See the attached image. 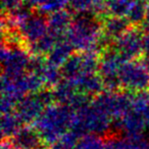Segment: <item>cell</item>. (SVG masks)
<instances>
[{
	"mask_svg": "<svg viewBox=\"0 0 149 149\" xmlns=\"http://www.w3.org/2000/svg\"><path fill=\"white\" fill-rule=\"evenodd\" d=\"M104 149H140L137 141L131 140L129 138H116L110 136L106 139Z\"/></svg>",
	"mask_w": 149,
	"mask_h": 149,
	"instance_id": "e0dca14e",
	"label": "cell"
},
{
	"mask_svg": "<svg viewBox=\"0 0 149 149\" xmlns=\"http://www.w3.org/2000/svg\"><path fill=\"white\" fill-rule=\"evenodd\" d=\"M19 34L27 43L28 48L48 33L47 15L33 11L17 25Z\"/></svg>",
	"mask_w": 149,
	"mask_h": 149,
	"instance_id": "52a82bcc",
	"label": "cell"
},
{
	"mask_svg": "<svg viewBox=\"0 0 149 149\" xmlns=\"http://www.w3.org/2000/svg\"><path fill=\"white\" fill-rule=\"evenodd\" d=\"M9 140L17 149H35L44 144L41 135L33 125L23 126Z\"/></svg>",
	"mask_w": 149,
	"mask_h": 149,
	"instance_id": "30bf717a",
	"label": "cell"
},
{
	"mask_svg": "<svg viewBox=\"0 0 149 149\" xmlns=\"http://www.w3.org/2000/svg\"><path fill=\"white\" fill-rule=\"evenodd\" d=\"M116 123L123 133H125L126 138L134 141H139L144 138L143 132L145 127L147 126L146 120L144 116L135 108H132L122 118L116 120Z\"/></svg>",
	"mask_w": 149,
	"mask_h": 149,
	"instance_id": "ba28073f",
	"label": "cell"
},
{
	"mask_svg": "<svg viewBox=\"0 0 149 149\" xmlns=\"http://www.w3.org/2000/svg\"><path fill=\"white\" fill-rule=\"evenodd\" d=\"M48 32L57 40L64 39L74 21V13L62 9L48 15Z\"/></svg>",
	"mask_w": 149,
	"mask_h": 149,
	"instance_id": "9c48e42d",
	"label": "cell"
},
{
	"mask_svg": "<svg viewBox=\"0 0 149 149\" xmlns=\"http://www.w3.org/2000/svg\"><path fill=\"white\" fill-rule=\"evenodd\" d=\"M138 143L140 149H149V139L142 138L141 140L138 141Z\"/></svg>",
	"mask_w": 149,
	"mask_h": 149,
	"instance_id": "7402d4cb",
	"label": "cell"
},
{
	"mask_svg": "<svg viewBox=\"0 0 149 149\" xmlns=\"http://www.w3.org/2000/svg\"><path fill=\"white\" fill-rule=\"evenodd\" d=\"M25 125L15 111L3 113L1 116V132L3 139H10Z\"/></svg>",
	"mask_w": 149,
	"mask_h": 149,
	"instance_id": "5bb4252c",
	"label": "cell"
},
{
	"mask_svg": "<svg viewBox=\"0 0 149 149\" xmlns=\"http://www.w3.org/2000/svg\"><path fill=\"white\" fill-rule=\"evenodd\" d=\"M135 1H140V2H144V3L149 4V0H135Z\"/></svg>",
	"mask_w": 149,
	"mask_h": 149,
	"instance_id": "cb8c5ba5",
	"label": "cell"
},
{
	"mask_svg": "<svg viewBox=\"0 0 149 149\" xmlns=\"http://www.w3.org/2000/svg\"><path fill=\"white\" fill-rule=\"evenodd\" d=\"M53 104H55L53 91L44 88L39 92L26 95L17 103L15 111L24 125H33L44 110Z\"/></svg>",
	"mask_w": 149,
	"mask_h": 149,
	"instance_id": "7a4b0ae2",
	"label": "cell"
},
{
	"mask_svg": "<svg viewBox=\"0 0 149 149\" xmlns=\"http://www.w3.org/2000/svg\"><path fill=\"white\" fill-rule=\"evenodd\" d=\"M50 147H49V145H47V144H42L41 146H39V147H37V148H35V149H49Z\"/></svg>",
	"mask_w": 149,
	"mask_h": 149,
	"instance_id": "603a6c76",
	"label": "cell"
},
{
	"mask_svg": "<svg viewBox=\"0 0 149 149\" xmlns=\"http://www.w3.org/2000/svg\"><path fill=\"white\" fill-rule=\"evenodd\" d=\"M25 0H2V9L4 15L11 13L24 5Z\"/></svg>",
	"mask_w": 149,
	"mask_h": 149,
	"instance_id": "ac0fdd59",
	"label": "cell"
},
{
	"mask_svg": "<svg viewBox=\"0 0 149 149\" xmlns=\"http://www.w3.org/2000/svg\"><path fill=\"white\" fill-rule=\"evenodd\" d=\"M134 0H104V17H127Z\"/></svg>",
	"mask_w": 149,
	"mask_h": 149,
	"instance_id": "9a60e30c",
	"label": "cell"
},
{
	"mask_svg": "<svg viewBox=\"0 0 149 149\" xmlns=\"http://www.w3.org/2000/svg\"><path fill=\"white\" fill-rule=\"evenodd\" d=\"M143 55L149 57V34L146 33L143 37Z\"/></svg>",
	"mask_w": 149,
	"mask_h": 149,
	"instance_id": "d6986e66",
	"label": "cell"
},
{
	"mask_svg": "<svg viewBox=\"0 0 149 149\" xmlns=\"http://www.w3.org/2000/svg\"><path fill=\"white\" fill-rule=\"evenodd\" d=\"M74 52L76 51H74V47L70 45L66 38H64V39H60L56 42L55 46L51 50L49 55L46 57V59L52 65L60 68Z\"/></svg>",
	"mask_w": 149,
	"mask_h": 149,
	"instance_id": "7c38bea8",
	"label": "cell"
},
{
	"mask_svg": "<svg viewBox=\"0 0 149 149\" xmlns=\"http://www.w3.org/2000/svg\"><path fill=\"white\" fill-rule=\"evenodd\" d=\"M142 29L144 30V32L146 34H149V4L147 6V13H146V17H145V19L142 24Z\"/></svg>",
	"mask_w": 149,
	"mask_h": 149,
	"instance_id": "ffe728a7",
	"label": "cell"
},
{
	"mask_svg": "<svg viewBox=\"0 0 149 149\" xmlns=\"http://www.w3.org/2000/svg\"><path fill=\"white\" fill-rule=\"evenodd\" d=\"M134 26L125 17H104L103 34L112 42L126 34Z\"/></svg>",
	"mask_w": 149,
	"mask_h": 149,
	"instance_id": "8fae6325",
	"label": "cell"
},
{
	"mask_svg": "<svg viewBox=\"0 0 149 149\" xmlns=\"http://www.w3.org/2000/svg\"><path fill=\"white\" fill-rule=\"evenodd\" d=\"M120 90L133 94L149 91V68L142 58L127 61L120 74Z\"/></svg>",
	"mask_w": 149,
	"mask_h": 149,
	"instance_id": "3957f363",
	"label": "cell"
},
{
	"mask_svg": "<svg viewBox=\"0 0 149 149\" xmlns=\"http://www.w3.org/2000/svg\"><path fill=\"white\" fill-rule=\"evenodd\" d=\"M76 111L68 105L53 104L47 107L33 126L47 145H53L65 136L74 126Z\"/></svg>",
	"mask_w": 149,
	"mask_h": 149,
	"instance_id": "6da1fadb",
	"label": "cell"
},
{
	"mask_svg": "<svg viewBox=\"0 0 149 149\" xmlns=\"http://www.w3.org/2000/svg\"><path fill=\"white\" fill-rule=\"evenodd\" d=\"M32 54L27 46L3 45L1 51L2 77L15 79L28 72Z\"/></svg>",
	"mask_w": 149,
	"mask_h": 149,
	"instance_id": "277c9868",
	"label": "cell"
},
{
	"mask_svg": "<svg viewBox=\"0 0 149 149\" xmlns=\"http://www.w3.org/2000/svg\"><path fill=\"white\" fill-rule=\"evenodd\" d=\"M127 62L111 47L102 52L99 56L98 74L103 82L104 90L120 91V74L123 65Z\"/></svg>",
	"mask_w": 149,
	"mask_h": 149,
	"instance_id": "5b68a950",
	"label": "cell"
},
{
	"mask_svg": "<svg viewBox=\"0 0 149 149\" xmlns=\"http://www.w3.org/2000/svg\"><path fill=\"white\" fill-rule=\"evenodd\" d=\"M68 7L74 15L95 13L104 17V0H70Z\"/></svg>",
	"mask_w": 149,
	"mask_h": 149,
	"instance_id": "4fadbf2b",
	"label": "cell"
},
{
	"mask_svg": "<svg viewBox=\"0 0 149 149\" xmlns=\"http://www.w3.org/2000/svg\"><path fill=\"white\" fill-rule=\"evenodd\" d=\"M143 35L139 27H132L113 42L111 48L126 61L138 59L143 55Z\"/></svg>",
	"mask_w": 149,
	"mask_h": 149,
	"instance_id": "8992f818",
	"label": "cell"
},
{
	"mask_svg": "<svg viewBox=\"0 0 149 149\" xmlns=\"http://www.w3.org/2000/svg\"><path fill=\"white\" fill-rule=\"evenodd\" d=\"M1 149H17L15 145L11 143L9 139H3L1 143Z\"/></svg>",
	"mask_w": 149,
	"mask_h": 149,
	"instance_id": "44dd1931",
	"label": "cell"
},
{
	"mask_svg": "<svg viewBox=\"0 0 149 149\" xmlns=\"http://www.w3.org/2000/svg\"><path fill=\"white\" fill-rule=\"evenodd\" d=\"M105 139L95 134H87L78 140L74 149H104Z\"/></svg>",
	"mask_w": 149,
	"mask_h": 149,
	"instance_id": "2e32d148",
	"label": "cell"
}]
</instances>
